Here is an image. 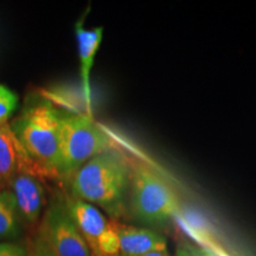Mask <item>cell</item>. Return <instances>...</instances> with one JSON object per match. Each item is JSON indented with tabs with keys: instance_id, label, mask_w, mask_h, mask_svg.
Masks as SVG:
<instances>
[{
	"instance_id": "obj_1",
	"label": "cell",
	"mask_w": 256,
	"mask_h": 256,
	"mask_svg": "<svg viewBox=\"0 0 256 256\" xmlns=\"http://www.w3.org/2000/svg\"><path fill=\"white\" fill-rule=\"evenodd\" d=\"M132 179L124 156L110 148L95 156L70 177L72 196L87 203L114 209L121 203Z\"/></svg>"
},
{
	"instance_id": "obj_2",
	"label": "cell",
	"mask_w": 256,
	"mask_h": 256,
	"mask_svg": "<svg viewBox=\"0 0 256 256\" xmlns=\"http://www.w3.org/2000/svg\"><path fill=\"white\" fill-rule=\"evenodd\" d=\"M62 114L48 101L25 107L11 124L28 154L46 176L57 174Z\"/></svg>"
},
{
	"instance_id": "obj_3",
	"label": "cell",
	"mask_w": 256,
	"mask_h": 256,
	"mask_svg": "<svg viewBox=\"0 0 256 256\" xmlns=\"http://www.w3.org/2000/svg\"><path fill=\"white\" fill-rule=\"evenodd\" d=\"M110 136L87 114H62L57 174L72 177L95 156L112 148Z\"/></svg>"
},
{
	"instance_id": "obj_4",
	"label": "cell",
	"mask_w": 256,
	"mask_h": 256,
	"mask_svg": "<svg viewBox=\"0 0 256 256\" xmlns=\"http://www.w3.org/2000/svg\"><path fill=\"white\" fill-rule=\"evenodd\" d=\"M134 215L148 224L162 223L180 212V203L170 185L153 170L138 165L132 172Z\"/></svg>"
},
{
	"instance_id": "obj_5",
	"label": "cell",
	"mask_w": 256,
	"mask_h": 256,
	"mask_svg": "<svg viewBox=\"0 0 256 256\" xmlns=\"http://www.w3.org/2000/svg\"><path fill=\"white\" fill-rule=\"evenodd\" d=\"M64 206L87 242L92 256L120 254L115 223L108 222L98 208L74 196L66 198Z\"/></svg>"
},
{
	"instance_id": "obj_6",
	"label": "cell",
	"mask_w": 256,
	"mask_h": 256,
	"mask_svg": "<svg viewBox=\"0 0 256 256\" xmlns=\"http://www.w3.org/2000/svg\"><path fill=\"white\" fill-rule=\"evenodd\" d=\"M38 236L57 256H92L87 242L66 206L60 203L52 204L48 209Z\"/></svg>"
},
{
	"instance_id": "obj_7",
	"label": "cell",
	"mask_w": 256,
	"mask_h": 256,
	"mask_svg": "<svg viewBox=\"0 0 256 256\" xmlns=\"http://www.w3.org/2000/svg\"><path fill=\"white\" fill-rule=\"evenodd\" d=\"M30 172L40 177L46 174L28 154L12 130L11 124H0V191L8 190L19 174Z\"/></svg>"
},
{
	"instance_id": "obj_8",
	"label": "cell",
	"mask_w": 256,
	"mask_h": 256,
	"mask_svg": "<svg viewBox=\"0 0 256 256\" xmlns=\"http://www.w3.org/2000/svg\"><path fill=\"white\" fill-rule=\"evenodd\" d=\"M84 18V17H83ZM83 18L76 23V40H78V58H80V78L84 100L86 113L89 116L92 114V89H90V72L94 66L95 56L101 46L104 37V28H86L83 26Z\"/></svg>"
},
{
	"instance_id": "obj_9",
	"label": "cell",
	"mask_w": 256,
	"mask_h": 256,
	"mask_svg": "<svg viewBox=\"0 0 256 256\" xmlns=\"http://www.w3.org/2000/svg\"><path fill=\"white\" fill-rule=\"evenodd\" d=\"M19 215L28 222L34 223L38 220L46 206V192L40 177L30 172L19 174L11 184Z\"/></svg>"
},
{
	"instance_id": "obj_10",
	"label": "cell",
	"mask_w": 256,
	"mask_h": 256,
	"mask_svg": "<svg viewBox=\"0 0 256 256\" xmlns=\"http://www.w3.org/2000/svg\"><path fill=\"white\" fill-rule=\"evenodd\" d=\"M120 241V256H142L150 252L168 249L166 240L146 228L115 223Z\"/></svg>"
},
{
	"instance_id": "obj_11",
	"label": "cell",
	"mask_w": 256,
	"mask_h": 256,
	"mask_svg": "<svg viewBox=\"0 0 256 256\" xmlns=\"http://www.w3.org/2000/svg\"><path fill=\"white\" fill-rule=\"evenodd\" d=\"M20 220L12 191H0V240L17 238L20 234Z\"/></svg>"
},
{
	"instance_id": "obj_12",
	"label": "cell",
	"mask_w": 256,
	"mask_h": 256,
	"mask_svg": "<svg viewBox=\"0 0 256 256\" xmlns=\"http://www.w3.org/2000/svg\"><path fill=\"white\" fill-rule=\"evenodd\" d=\"M18 95L14 90L0 84V124L8 120L18 108Z\"/></svg>"
},
{
	"instance_id": "obj_13",
	"label": "cell",
	"mask_w": 256,
	"mask_h": 256,
	"mask_svg": "<svg viewBox=\"0 0 256 256\" xmlns=\"http://www.w3.org/2000/svg\"><path fill=\"white\" fill-rule=\"evenodd\" d=\"M26 256H57V255L52 252V249L46 244V242L44 241V240H42L40 236H37V238H34V241L32 242L30 250L26 252Z\"/></svg>"
},
{
	"instance_id": "obj_14",
	"label": "cell",
	"mask_w": 256,
	"mask_h": 256,
	"mask_svg": "<svg viewBox=\"0 0 256 256\" xmlns=\"http://www.w3.org/2000/svg\"><path fill=\"white\" fill-rule=\"evenodd\" d=\"M176 256H216V255L214 254V252L208 250V249L197 247V246L186 244L177 249Z\"/></svg>"
},
{
	"instance_id": "obj_15",
	"label": "cell",
	"mask_w": 256,
	"mask_h": 256,
	"mask_svg": "<svg viewBox=\"0 0 256 256\" xmlns=\"http://www.w3.org/2000/svg\"><path fill=\"white\" fill-rule=\"evenodd\" d=\"M26 250L16 243H0V256H26Z\"/></svg>"
},
{
	"instance_id": "obj_16",
	"label": "cell",
	"mask_w": 256,
	"mask_h": 256,
	"mask_svg": "<svg viewBox=\"0 0 256 256\" xmlns=\"http://www.w3.org/2000/svg\"><path fill=\"white\" fill-rule=\"evenodd\" d=\"M142 256H170L168 249H162V250H154V252H150L147 254L142 255Z\"/></svg>"
},
{
	"instance_id": "obj_17",
	"label": "cell",
	"mask_w": 256,
	"mask_h": 256,
	"mask_svg": "<svg viewBox=\"0 0 256 256\" xmlns=\"http://www.w3.org/2000/svg\"><path fill=\"white\" fill-rule=\"evenodd\" d=\"M110 256H120V254H118V255H110Z\"/></svg>"
}]
</instances>
